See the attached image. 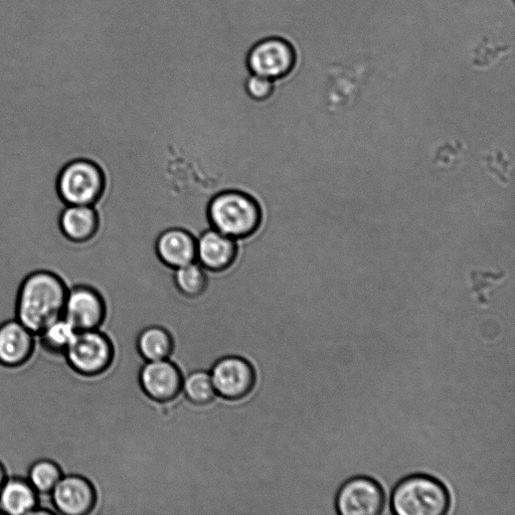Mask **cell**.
<instances>
[{
    "mask_svg": "<svg viewBox=\"0 0 515 515\" xmlns=\"http://www.w3.org/2000/svg\"><path fill=\"white\" fill-rule=\"evenodd\" d=\"M69 288L57 274L40 270L20 285L15 310L17 319L35 334L63 317Z\"/></svg>",
    "mask_w": 515,
    "mask_h": 515,
    "instance_id": "cell-1",
    "label": "cell"
},
{
    "mask_svg": "<svg viewBox=\"0 0 515 515\" xmlns=\"http://www.w3.org/2000/svg\"><path fill=\"white\" fill-rule=\"evenodd\" d=\"M136 346L146 362L166 360L173 352V339L166 329L150 326L140 332Z\"/></svg>",
    "mask_w": 515,
    "mask_h": 515,
    "instance_id": "cell-17",
    "label": "cell"
},
{
    "mask_svg": "<svg viewBox=\"0 0 515 515\" xmlns=\"http://www.w3.org/2000/svg\"><path fill=\"white\" fill-rule=\"evenodd\" d=\"M35 335L18 319L0 324V365L10 369L26 365L35 353Z\"/></svg>",
    "mask_w": 515,
    "mask_h": 515,
    "instance_id": "cell-12",
    "label": "cell"
},
{
    "mask_svg": "<svg viewBox=\"0 0 515 515\" xmlns=\"http://www.w3.org/2000/svg\"><path fill=\"white\" fill-rule=\"evenodd\" d=\"M105 314V302L97 290L86 285L69 289L63 317L77 331L99 329Z\"/></svg>",
    "mask_w": 515,
    "mask_h": 515,
    "instance_id": "cell-10",
    "label": "cell"
},
{
    "mask_svg": "<svg viewBox=\"0 0 515 515\" xmlns=\"http://www.w3.org/2000/svg\"><path fill=\"white\" fill-rule=\"evenodd\" d=\"M104 189L102 169L88 159H74L60 171L57 190L67 206H93Z\"/></svg>",
    "mask_w": 515,
    "mask_h": 515,
    "instance_id": "cell-5",
    "label": "cell"
},
{
    "mask_svg": "<svg viewBox=\"0 0 515 515\" xmlns=\"http://www.w3.org/2000/svg\"><path fill=\"white\" fill-rule=\"evenodd\" d=\"M218 396L232 401L246 398L254 389L256 375L251 364L240 357L219 360L210 371Z\"/></svg>",
    "mask_w": 515,
    "mask_h": 515,
    "instance_id": "cell-7",
    "label": "cell"
},
{
    "mask_svg": "<svg viewBox=\"0 0 515 515\" xmlns=\"http://www.w3.org/2000/svg\"><path fill=\"white\" fill-rule=\"evenodd\" d=\"M160 259L170 267L179 268L197 261V240L181 229H171L157 241Z\"/></svg>",
    "mask_w": 515,
    "mask_h": 515,
    "instance_id": "cell-14",
    "label": "cell"
},
{
    "mask_svg": "<svg viewBox=\"0 0 515 515\" xmlns=\"http://www.w3.org/2000/svg\"><path fill=\"white\" fill-rule=\"evenodd\" d=\"M249 96L255 100L267 99L274 90V81L259 75L251 74L246 82Z\"/></svg>",
    "mask_w": 515,
    "mask_h": 515,
    "instance_id": "cell-22",
    "label": "cell"
},
{
    "mask_svg": "<svg viewBox=\"0 0 515 515\" xmlns=\"http://www.w3.org/2000/svg\"><path fill=\"white\" fill-rule=\"evenodd\" d=\"M451 507L446 485L428 474L403 478L391 495V509L398 515H444Z\"/></svg>",
    "mask_w": 515,
    "mask_h": 515,
    "instance_id": "cell-2",
    "label": "cell"
},
{
    "mask_svg": "<svg viewBox=\"0 0 515 515\" xmlns=\"http://www.w3.org/2000/svg\"><path fill=\"white\" fill-rule=\"evenodd\" d=\"M180 369L168 359L146 362L140 372V385L150 399L158 403L175 400L183 391Z\"/></svg>",
    "mask_w": 515,
    "mask_h": 515,
    "instance_id": "cell-11",
    "label": "cell"
},
{
    "mask_svg": "<svg viewBox=\"0 0 515 515\" xmlns=\"http://www.w3.org/2000/svg\"><path fill=\"white\" fill-rule=\"evenodd\" d=\"M77 330L64 317L47 326L39 335L41 345L52 355H64Z\"/></svg>",
    "mask_w": 515,
    "mask_h": 515,
    "instance_id": "cell-18",
    "label": "cell"
},
{
    "mask_svg": "<svg viewBox=\"0 0 515 515\" xmlns=\"http://www.w3.org/2000/svg\"><path fill=\"white\" fill-rule=\"evenodd\" d=\"M70 368L78 375L94 379L109 370L114 349L100 329L77 331L64 354Z\"/></svg>",
    "mask_w": 515,
    "mask_h": 515,
    "instance_id": "cell-4",
    "label": "cell"
},
{
    "mask_svg": "<svg viewBox=\"0 0 515 515\" xmlns=\"http://www.w3.org/2000/svg\"><path fill=\"white\" fill-rule=\"evenodd\" d=\"M296 52L292 45L280 38L261 41L251 50L248 66L252 74L273 81L288 75L295 67Z\"/></svg>",
    "mask_w": 515,
    "mask_h": 515,
    "instance_id": "cell-8",
    "label": "cell"
},
{
    "mask_svg": "<svg viewBox=\"0 0 515 515\" xmlns=\"http://www.w3.org/2000/svg\"><path fill=\"white\" fill-rule=\"evenodd\" d=\"M60 229L72 242L90 240L98 229V216L92 206H67L60 216Z\"/></svg>",
    "mask_w": 515,
    "mask_h": 515,
    "instance_id": "cell-16",
    "label": "cell"
},
{
    "mask_svg": "<svg viewBox=\"0 0 515 515\" xmlns=\"http://www.w3.org/2000/svg\"><path fill=\"white\" fill-rule=\"evenodd\" d=\"M63 476V470L57 462L41 459L30 467L27 479L39 494H51Z\"/></svg>",
    "mask_w": 515,
    "mask_h": 515,
    "instance_id": "cell-19",
    "label": "cell"
},
{
    "mask_svg": "<svg viewBox=\"0 0 515 515\" xmlns=\"http://www.w3.org/2000/svg\"><path fill=\"white\" fill-rule=\"evenodd\" d=\"M209 217L216 231L233 239L254 232L261 220L257 202L241 192H224L213 199Z\"/></svg>",
    "mask_w": 515,
    "mask_h": 515,
    "instance_id": "cell-3",
    "label": "cell"
},
{
    "mask_svg": "<svg viewBox=\"0 0 515 515\" xmlns=\"http://www.w3.org/2000/svg\"><path fill=\"white\" fill-rule=\"evenodd\" d=\"M236 249L235 239L211 229L197 240V261L207 269L222 270L233 262Z\"/></svg>",
    "mask_w": 515,
    "mask_h": 515,
    "instance_id": "cell-13",
    "label": "cell"
},
{
    "mask_svg": "<svg viewBox=\"0 0 515 515\" xmlns=\"http://www.w3.org/2000/svg\"><path fill=\"white\" fill-rule=\"evenodd\" d=\"M386 507V493L379 481L369 476H355L343 483L335 496L340 515H379Z\"/></svg>",
    "mask_w": 515,
    "mask_h": 515,
    "instance_id": "cell-6",
    "label": "cell"
},
{
    "mask_svg": "<svg viewBox=\"0 0 515 515\" xmlns=\"http://www.w3.org/2000/svg\"><path fill=\"white\" fill-rule=\"evenodd\" d=\"M182 393L196 405L210 404L217 397L210 372L207 371H196L187 376L183 382Z\"/></svg>",
    "mask_w": 515,
    "mask_h": 515,
    "instance_id": "cell-20",
    "label": "cell"
},
{
    "mask_svg": "<svg viewBox=\"0 0 515 515\" xmlns=\"http://www.w3.org/2000/svg\"><path fill=\"white\" fill-rule=\"evenodd\" d=\"M51 495L55 509L64 515L91 514L98 501L93 482L79 474L64 475Z\"/></svg>",
    "mask_w": 515,
    "mask_h": 515,
    "instance_id": "cell-9",
    "label": "cell"
},
{
    "mask_svg": "<svg viewBox=\"0 0 515 515\" xmlns=\"http://www.w3.org/2000/svg\"><path fill=\"white\" fill-rule=\"evenodd\" d=\"M175 279L180 291L189 297L203 293L207 284L205 268L198 261L177 268Z\"/></svg>",
    "mask_w": 515,
    "mask_h": 515,
    "instance_id": "cell-21",
    "label": "cell"
},
{
    "mask_svg": "<svg viewBox=\"0 0 515 515\" xmlns=\"http://www.w3.org/2000/svg\"><path fill=\"white\" fill-rule=\"evenodd\" d=\"M8 478H9V476H8L7 469H6L5 465L2 462H0V491H2Z\"/></svg>",
    "mask_w": 515,
    "mask_h": 515,
    "instance_id": "cell-23",
    "label": "cell"
},
{
    "mask_svg": "<svg viewBox=\"0 0 515 515\" xmlns=\"http://www.w3.org/2000/svg\"><path fill=\"white\" fill-rule=\"evenodd\" d=\"M39 506V493L28 479L8 478L0 491V513L9 515L34 514Z\"/></svg>",
    "mask_w": 515,
    "mask_h": 515,
    "instance_id": "cell-15",
    "label": "cell"
}]
</instances>
